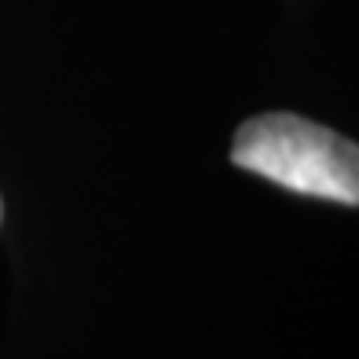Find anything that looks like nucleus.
Instances as JSON below:
<instances>
[{
    "label": "nucleus",
    "mask_w": 359,
    "mask_h": 359,
    "mask_svg": "<svg viewBox=\"0 0 359 359\" xmlns=\"http://www.w3.org/2000/svg\"><path fill=\"white\" fill-rule=\"evenodd\" d=\"M0 213H4V209H0Z\"/></svg>",
    "instance_id": "obj_2"
},
{
    "label": "nucleus",
    "mask_w": 359,
    "mask_h": 359,
    "mask_svg": "<svg viewBox=\"0 0 359 359\" xmlns=\"http://www.w3.org/2000/svg\"><path fill=\"white\" fill-rule=\"evenodd\" d=\"M231 161L293 194L359 202V151L334 128L301 114H260L235 133Z\"/></svg>",
    "instance_id": "obj_1"
}]
</instances>
